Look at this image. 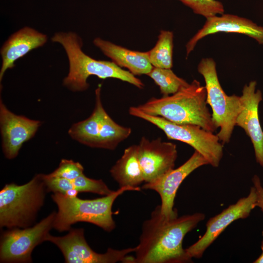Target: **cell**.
<instances>
[{
    "label": "cell",
    "instance_id": "obj_17",
    "mask_svg": "<svg viewBox=\"0 0 263 263\" xmlns=\"http://www.w3.org/2000/svg\"><path fill=\"white\" fill-rule=\"evenodd\" d=\"M93 43L112 61L121 68H127L135 76L147 75L153 67L148 52L131 50L100 38H95Z\"/></svg>",
    "mask_w": 263,
    "mask_h": 263
},
{
    "label": "cell",
    "instance_id": "obj_24",
    "mask_svg": "<svg viewBox=\"0 0 263 263\" xmlns=\"http://www.w3.org/2000/svg\"><path fill=\"white\" fill-rule=\"evenodd\" d=\"M197 15L206 19L224 13L223 3L217 0H179Z\"/></svg>",
    "mask_w": 263,
    "mask_h": 263
},
{
    "label": "cell",
    "instance_id": "obj_6",
    "mask_svg": "<svg viewBox=\"0 0 263 263\" xmlns=\"http://www.w3.org/2000/svg\"><path fill=\"white\" fill-rule=\"evenodd\" d=\"M197 70L204 77L207 91V101L211 108L212 118L217 128V133L222 144L229 142L235 125L237 115L242 108L241 97L235 94L228 95L219 82L216 64L210 57L202 58Z\"/></svg>",
    "mask_w": 263,
    "mask_h": 263
},
{
    "label": "cell",
    "instance_id": "obj_14",
    "mask_svg": "<svg viewBox=\"0 0 263 263\" xmlns=\"http://www.w3.org/2000/svg\"><path fill=\"white\" fill-rule=\"evenodd\" d=\"M219 33H236L246 35L263 45V27L252 20L237 15L223 14L206 19L203 26L186 45V57L197 43L205 37Z\"/></svg>",
    "mask_w": 263,
    "mask_h": 263
},
{
    "label": "cell",
    "instance_id": "obj_2",
    "mask_svg": "<svg viewBox=\"0 0 263 263\" xmlns=\"http://www.w3.org/2000/svg\"><path fill=\"white\" fill-rule=\"evenodd\" d=\"M53 42L60 43L65 50L69 63L68 75L63 85L73 92H82L89 87L88 77L113 78L128 82L139 89L144 84L129 71L123 69L113 61L95 59L82 50L81 38L75 33L57 32L52 37Z\"/></svg>",
    "mask_w": 263,
    "mask_h": 263
},
{
    "label": "cell",
    "instance_id": "obj_22",
    "mask_svg": "<svg viewBox=\"0 0 263 263\" xmlns=\"http://www.w3.org/2000/svg\"><path fill=\"white\" fill-rule=\"evenodd\" d=\"M173 48L172 32L161 30L155 46L148 51L149 58L152 66L171 69L173 65Z\"/></svg>",
    "mask_w": 263,
    "mask_h": 263
},
{
    "label": "cell",
    "instance_id": "obj_7",
    "mask_svg": "<svg viewBox=\"0 0 263 263\" xmlns=\"http://www.w3.org/2000/svg\"><path fill=\"white\" fill-rule=\"evenodd\" d=\"M129 113L146 120L162 130L170 139L185 143L199 152L212 167L217 168L223 155V144L214 132L199 126L181 124L169 121L162 117L146 114L136 107H131Z\"/></svg>",
    "mask_w": 263,
    "mask_h": 263
},
{
    "label": "cell",
    "instance_id": "obj_8",
    "mask_svg": "<svg viewBox=\"0 0 263 263\" xmlns=\"http://www.w3.org/2000/svg\"><path fill=\"white\" fill-rule=\"evenodd\" d=\"M56 213L52 212L33 226L4 231L0 237V263H31L34 249L45 241L46 236L53 228Z\"/></svg>",
    "mask_w": 263,
    "mask_h": 263
},
{
    "label": "cell",
    "instance_id": "obj_12",
    "mask_svg": "<svg viewBox=\"0 0 263 263\" xmlns=\"http://www.w3.org/2000/svg\"><path fill=\"white\" fill-rule=\"evenodd\" d=\"M138 158L144 182H151L174 169L177 157L176 145L160 138L150 140L142 137L137 145Z\"/></svg>",
    "mask_w": 263,
    "mask_h": 263
},
{
    "label": "cell",
    "instance_id": "obj_27",
    "mask_svg": "<svg viewBox=\"0 0 263 263\" xmlns=\"http://www.w3.org/2000/svg\"><path fill=\"white\" fill-rule=\"evenodd\" d=\"M254 263H263V251L261 255L254 262Z\"/></svg>",
    "mask_w": 263,
    "mask_h": 263
},
{
    "label": "cell",
    "instance_id": "obj_5",
    "mask_svg": "<svg viewBox=\"0 0 263 263\" xmlns=\"http://www.w3.org/2000/svg\"><path fill=\"white\" fill-rule=\"evenodd\" d=\"M46 192L42 174L22 185L6 184L0 191V227L31 226L43 205Z\"/></svg>",
    "mask_w": 263,
    "mask_h": 263
},
{
    "label": "cell",
    "instance_id": "obj_4",
    "mask_svg": "<svg viewBox=\"0 0 263 263\" xmlns=\"http://www.w3.org/2000/svg\"><path fill=\"white\" fill-rule=\"evenodd\" d=\"M139 187H124L111 194L94 199H82L60 192L51 195L58 211L54 221L53 228L59 232L69 231L71 225L78 222L93 224L107 232L116 227L113 219L112 207L116 198L128 191H140Z\"/></svg>",
    "mask_w": 263,
    "mask_h": 263
},
{
    "label": "cell",
    "instance_id": "obj_20",
    "mask_svg": "<svg viewBox=\"0 0 263 263\" xmlns=\"http://www.w3.org/2000/svg\"><path fill=\"white\" fill-rule=\"evenodd\" d=\"M47 192L66 194L70 191L91 192L101 195H108L114 190H111L104 182L87 177L84 173L74 180L52 177L42 174Z\"/></svg>",
    "mask_w": 263,
    "mask_h": 263
},
{
    "label": "cell",
    "instance_id": "obj_10",
    "mask_svg": "<svg viewBox=\"0 0 263 263\" xmlns=\"http://www.w3.org/2000/svg\"><path fill=\"white\" fill-rule=\"evenodd\" d=\"M257 192L253 186L246 197L240 199L207 221L204 234L186 249L188 255L191 259L201 258L206 249L232 223L249 216L252 210L257 207Z\"/></svg>",
    "mask_w": 263,
    "mask_h": 263
},
{
    "label": "cell",
    "instance_id": "obj_16",
    "mask_svg": "<svg viewBox=\"0 0 263 263\" xmlns=\"http://www.w3.org/2000/svg\"><path fill=\"white\" fill-rule=\"evenodd\" d=\"M47 36L36 30L26 26L11 35L0 49L2 59L0 71L1 81L5 72L15 66V62L33 49L43 46Z\"/></svg>",
    "mask_w": 263,
    "mask_h": 263
},
{
    "label": "cell",
    "instance_id": "obj_21",
    "mask_svg": "<svg viewBox=\"0 0 263 263\" xmlns=\"http://www.w3.org/2000/svg\"><path fill=\"white\" fill-rule=\"evenodd\" d=\"M131 133V128L117 124L105 111L102 117L97 148L113 150Z\"/></svg>",
    "mask_w": 263,
    "mask_h": 263
},
{
    "label": "cell",
    "instance_id": "obj_13",
    "mask_svg": "<svg viewBox=\"0 0 263 263\" xmlns=\"http://www.w3.org/2000/svg\"><path fill=\"white\" fill-rule=\"evenodd\" d=\"M41 123L11 112L0 101V126L2 149L5 157L15 158L23 143L34 136Z\"/></svg>",
    "mask_w": 263,
    "mask_h": 263
},
{
    "label": "cell",
    "instance_id": "obj_15",
    "mask_svg": "<svg viewBox=\"0 0 263 263\" xmlns=\"http://www.w3.org/2000/svg\"><path fill=\"white\" fill-rule=\"evenodd\" d=\"M257 82L245 84L240 96L242 108L235 120V125L241 127L253 144L256 161L263 167V131L259 118L258 107L262 100V93L256 90Z\"/></svg>",
    "mask_w": 263,
    "mask_h": 263
},
{
    "label": "cell",
    "instance_id": "obj_1",
    "mask_svg": "<svg viewBox=\"0 0 263 263\" xmlns=\"http://www.w3.org/2000/svg\"><path fill=\"white\" fill-rule=\"evenodd\" d=\"M205 218L195 213L168 218L161 212L160 205L142 224L133 263H186L192 261L183 247L186 235Z\"/></svg>",
    "mask_w": 263,
    "mask_h": 263
},
{
    "label": "cell",
    "instance_id": "obj_23",
    "mask_svg": "<svg viewBox=\"0 0 263 263\" xmlns=\"http://www.w3.org/2000/svg\"><path fill=\"white\" fill-rule=\"evenodd\" d=\"M147 75L159 86L163 96L174 94L189 84L171 69L153 67Z\"/></svg>",
    "mask_w": 263,
    "mask_h": 263
},
{
    "label": "cell",
    "instance_id": "obj_11",
    "mask_svg": "<svg viewBox=\"0 0 263 263\" xmlns=\"http://www.w3.org/2000/svg\"><path fill=\"white\" fill-rule=\"evenodd\" d=\"M208 164V161L204 157L195 150L183 165L151 182L145 183L142 188L154 190L159 194L161 201V212L163 216L168 218L177 217V211L173 207L179 187L184 180L194 170Z\"/></svg>",
    "mask_w": 263,
    "mask_h": 263
},
{
    "label": "cell",
    "instance_id": "obj_18",
    "mask_svg": "<svg viewBox=\"0 0 263 263\" xmlns=\"http://www.w3.org/2000/svg\"><path fill=\"white\" fill-rule=\"evenodd\" d=\"M94 109L87 119L75 123L68 131V134L74 140L91 148H97L103 114L106 111L101 99V85L95 91Z\"/></svg>",
    "mask_w": 263,
    "mask_h": 263
},
{
    "label": "cell",
    "instance_id": "obj_19",
    "mask_svg": "<svg viewBox=\"0 0 263 263\" xmlns=\"http://www.w3.org/2000/svg\"><path fill=\"white\" fill-rule=\"evenodd\" d=\"M110 172L119 188L139 187L144 182V178L138 158L137 145L127 148Z\"/></svg>",
    "mask_w": 263,
    "mask_h": 263
},
{
    "label": "cell",
    "instance_id": "obj_26",
    "mask_svg": "<svg viewBox=\"0 0 263 263\" xmlns=\"http://www.w3.org/2000/svg\"><path fill=\"white\" fill-rule=\"evenodd\" d=\"M252 181L258 194L257 207H260L263 212V187L262 186L260 179L257 175H255L253 177Z\"/></svg>",
    "mask_w": 263,
    "mask_h": 263
},
{
    "label": "cell",
    "instance_id": "obj_25",
    "mask_svg": "<svg viewBox=\"0 0 263 263\" xmlns=\"http://www.w3.org/2000/svg\"><path fill=\"white\" fill-rule=\"evenodd\" d=\"M83 171L84 168L79 162L63 159L58 168L48 174L52 177L74 180L83 174Z\"/></svg>",
    "mask_w": 263,
    "mask_h": 263
},
{
    "label": "cell",
    "instance_id": "obj_9",
    "mask_svg": "<svg viewBox=\"0 0 263 263\" xmlns=\"http://www.w3.org/2000/svg\"><path fill=\"white\" fill-rule=\"evenodd\" d=\"M45 241L59 248L66 263H133L134 259L129 254L135 251V247L120 250L109 248L104 253L95 252L87 243L83 228H71L67 235L60 237L49 233Z\"/></svg>",
    "mask_w": 263,
    "mask_h": 263
},
{
    "label": "cell",
    "instance_id": "obj_28",
    "mask_svg": "<svg viewBox=\"0 0 263 263\" xmlns=\"http://www.w3.org/2000/svg\"><path fill=\"white\" fill-rule=\"evenodd\" d=\"M261 249H262V251H263V241H262V244H261Z\"/></svg>",
    "mask_w": 263,
    "mask_h": 263
},
{
    "label": "cell",
    "instance_id": "obj_3",
    "mask_svg": "<svg viewBox=\"0 0 263 263\" xmlns=\"http://www.w3.org/2000/svg\"><path fill=\"white\" fill-rule=\"evenodd\" d=\"M207 104L205 86L194 79L171 95L152 97L136 107L149 115L160 116L177 124L196 125L214 132L217 128Z\"/></svg>",
    "mask_w": 263,
    "mask_h": 263
}]
</instances>
